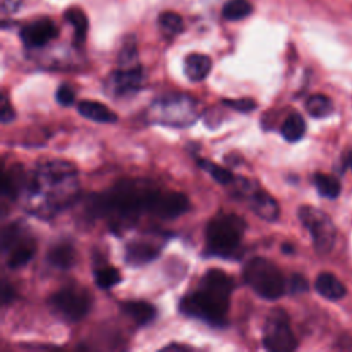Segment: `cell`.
I'll return each instance as SVG.
<instances>
[{
    "mask_svg": "<svg viewBox=\"0 0 352 352\" xmlns=\"http://www.w3.org/2000/svg\"><path fill=\"white\" fill-rule=\"evenodd\" d=\"M110 89L119 97H126L139 91L143 83V69L141 65L131 68H121L116 71L110 79Z\"/></svg>",
    "mask_w": 352,
    "mask_h": 352,
    "instance_id": "12",
    "label": "cell"
},
{
    "mask_svg": "<svg viewBox=\"0 0 352 352\" xmlns=\"http://www.w3.org/2000/svg\"><path fill=\"white\" fill-rule=\"evenodd\" d=\"M56 98H57V102L60 105H62V106H72L75 104V101H76V93H75V90L71 86L62 84L57 90Z\"/></svg>",
    "mask_w": 352,
    "mask_h": 352,
    "instance_id": "29",
    "label": "cell"
},
{
    "mask_svg": "<svg viewBox=\"0 0 352 352\" xmlns=\"http://www.w3.org/2000/svg\"><path fill=\"white\" fill-rule=\"evenodd\" d=\"M190 208L189 198L182 193H160L153 190L148 211L161 219H175L186 213Z\"/></svg>",
    "mask_w": 352,
    "mask_h": 352,
    "instance_id": "10",
    "label": "cell"
},
{
    "mask_svg": "<svg viewBox=\"0 0 352 352\" xmlns=\"http://www.w3.org/2000/svg\"><path fill=\"white\" fill-rule=\"evenodd\" d=\"M121 309L127 314L135 323L143 326L150 323L157 314L154 305L146 301H126L121 304Z\"/></svg>",
    "mask_w": 352,
    "mask_h": 352,
    "instance_id": "18",
    "label": "cell"
},
{
    "mask_svg": "<svg viewBox=\"0 0 352 352\" xmlns=\"http://www.w3.org/2000/svg\"><path fill=\"white\" fill-rule=\"evenodd\" d=\"M315 289L322 297L331 301L342 298L347 293L340 279H337L333 274H329V272H323L318 275V278L315 279Z\"/></svg>",
    "mask_w": 352,
    "mask_h": 352,
    "instance_id": "17",
    "label": "cell"
},
{
    "mask_svg": "<svg viewBox=\"0 0 352 352\" xmlns=\"http://www.w3.org/2000/svg\"><path fill=\"white\" fill-rule=\"evenodd\" d=\"M246 224L233 213H220L207 226V249L209 255L230 257L239 246Z\"/></svg>",
    "mask_w": 352,
    "mask_h": 352,
    "instance_id": "3",
    "label": "cell"
},
{
    "mask_svg": "<svg viewBox=\"0 0 352 352\" xmlns=\"http://www.w3.org/2000/svg\"><path fill=\"white\" fill-rule=\"evenodd\" d=\"M212 71V60L204 54H190L185 60V73L189 80L198 83L207 79Z\"/></svg>",
    "mask_w": 352,
    "mask_h": 352,
    "instance_id": "15",
    "label": "cell"
},
{
    "mask_svg": "<svg viewBox=\"0 0 352 352\" xmlns=\"http://www.w3.org/2000/svg\"><path fill=\"white\" fill-rule=\"evenodd\" d=\"M253 8L248 0H228L223 8V17L228 21H239L250 16Z\"/></svg>",
    "mask_w": 352,
    "mask_h": 352,
    "instance_id": "24",
    "label": "cell"
},
{
    "mask_svg": "<svg viewBox=\"0 0 352 352\" xmlns=\"http://www.w3.org/2000/svg\"><path fill=\"white\" fill-rule=\"evenodd\" d=\"M223 105L227 106V108H231V109H234L235 112H239V113H249V112H252L253 109L257 108V104L250 98L224 99Z\"/></svg>",
    "mask_w": 352,
    "mask_h": 352,
    "instance_id": "28",
    "label": "cell"
},
{
    "mask_svg": "<svg viewBox=\"0 0 352 352\" xmlns=\"http://www.w3.org/2000/svg\"><path fill=\"white\" fill-rule=\"evenodd\" d=\"M194 102L187 97L174 95L167 97L159 104V116L164 124L182 127L193 123L194 120Z\"/></svg>",
    "mask_w": 352,
    "mask_h": 352,
    "instance_id": "9",
    "label": "cell"
},
{
    "mask_svg": "<svg viewBox=\"0 0 352 352\" xmlns=\"http://www.w3.org/2000/svg\"><path fill=\"white\" fill-rule=\"evenodd\" d=\"M157 256H159V249L154 245L143 241L131 242L126 250V260L131 266L146 264L154 260Z\"/></svg>",
    "mask_w": 352,
    "mask_h": 352,
    "instance_id": "16",
    "label": "cell"
},
{
    "mask_svg": "<svg viewBox=\"0 0 352 352\" xmlns=\"http://www.w3.org/2000/svg\"><path fill=\"white\" fill-rule=\"evenodd\" d=\"M282 250H283L285 253H292V252H293V246L289 245V244H285V245H282Z\"/></svg>",
    "mask_w": 352,
    "mask_h": 352,
    "instance_id": "35",
    "label": "cell"
},
{
    "mask_svg": "<svg viewBox=\"0 0 352 352\" xmlns=\"http://www.w3.org/2000/svg\"><path fill=\"white\" fill-rule=\"evenodd\" d=\"M30 201L39 202L34 211L40 215L46 212H57L67 208L78 196L79 180L75 167L67 161L54 160L46 163L38 169L34 178L27 183Z\"/></svg>",
    "mask_w": 352,
    "mask_h": 352,
    "instance_id": "1",
    "label": "cell"
},
{
    "mask_svg": "<svg viewBox=\"0 0 352 352\" xmlns=\"http://www.w3.org/2000/svg\"><path fill=\"white\" fill-rule=\"evenodd\" d=\"M159 25H160L161 31L168 36L179 35L185 28L182 17L174 12L161 13L159 17Z\"/></svg>",
    "mask_w": 352,
    "mask_h": 352,
    "instance_id": "27",
    "label": "cell"
},
{
    "mask_svg": "<svg viewBox=\"0 0 352 352\" xmlns=\"http://www.w3.org/2000/svg\"><path fill=\"white\" fill-rule=\"evenodd\" d=\"M20 3H21V0H20V2H17V3H14V0H6V2H5V10H8L9 13H13V12H16L19 9Z\"/></svg>",
    "mask_w": 352,
    "mask_h": 352,
    "instance_id": "33",
    "label": "cell"
},
{
    "mask_svg": "<svg viewBox=\"0 0 352 352\" xmlns=\"http://www.w3.org/2000/svg\"><path fill=\"white\" fill-rule=\"evenodd\" d=\"M245 282L263 298L277 300L286 289V282L279 268L268 259L255 257L244 267Z\"/></svg>",
    "mask_w": 352,
    "mask_h": 352,
    "instance_id": "4",
    "label": "cell"
},
{
    "mask_svg": "<svg viewBox=\"0 0 352 352\" xmlns=\"http://www.w3.org/2000/svg\"><path fill=\"white\" fill-rule=\"evenodd\" d=\"M94 281L101 289H110L121 281V275L117 268L106 266L94 271Z\"/></svg>",
    "mask_w": 352,
    "mask_h": 352,
    "instance_id": "26",
    "label": "cell"
},
{
    "mask_svg": "<svg viewBox=\"0 0 352 352\" xmlns=\"http://www.w3.org/2000/svg\"><path fill=\"white\" fill-rule=\"evenodd\" d=\"M305 109L312 117L323 119L333 113V102L323 94H315L307 99Z\"/></svg>",
    "mask_w": 352,
    "mask_h": 352,
    "instance_id": "23",
    "label": "cell"
},
{
    "mask_svg": "<svg viewBox=\"0 0 352 352\" xmlns=\"http://www.w3.org/2000/svg\"><path fill=\"white\" fill-rule=\"evenodd\" d=\"M0 119H2V121L5 124L8 123H12L14 119H16V112L9 101V98L6 97V94L3 95V101H2V116H0Z\"/></svg>",
    "mask_w": 352,
    "mask_h": 352,
    "instance_id": "30",
    "label": "cell"
},
{
    "mask_svg": "<svg viewBox=\"0 0 352 352\" xmlns=\"http://www.w3.org/2000/svg\"><path fill=\"white\" fill-rule=\"evenodd\" d=\"M349 167H351V169H352V156L349 157Z\"/></svg>",
    "mask_w": 352,
    "mask_h": 352,
    "instance_id": "36",
    "label": "cell"
},
{
    "mask_svg": "<svg viewBox=\"0 0 352 352\" xmlns=\"http://www.w3.org/2000/svg\"><path fill=\"white\" fill-rule=\"evenodd\" d=\"M58 38V28L50 19H40L23 28L21 39L27 47L39 49Z\"/></svg>",
    "mask_w": 352,
    "mask_h": 352,
    "instance_id": "11",
    "label": "cell"
},
{
    "mask_svg": "<svg viewBox=\"0 0 352 352\" xmlns=\"http://www.w3.org/2000/svg\"><path fill=\"white\" fill-rule=\"evenodd\" d=\"M305 128L307 127H305V121H304L303 116L298 113H292L283 121V124L281 127V134L288 142L293 143V142L300 141L304 137Z\"/></svg>",
    "mask_w": 352,
    "mask_h": 352,
    "instance_id": "21",
    "label": "cell"
},
{
    "mask_svg": "<svg viewBox=\"0 0 352 352\" xmlns=\"http://www.w3.org/2000/svg\"><path fill=\"white\" fill-rule=\"evenodd\" d=\"M250 209L263 220L275 222L279 218V205L274 197L261 190H253L248 198Z\"/></svg>",
    "mask_w": 352,
    "mask_h": 352,
    "instance_id": "13",
    "label": "cell"
},
{
    "mask_svg": "<svg viewBox=\"0 0 352 352\" xmlns=\"http://www.w3.org/2000/svg\"><path fill=\"white\" fill-rule=\"evenodd\" d=\"M78 110L83 117L95 123L110 124L117 121V115L112 112L106 105L97 101H82L78 105Z\"/></svg>",
    "mask_w": 352,
    "mask_h": 352,
    "instance_id": "14",
    "label": "cell"
},
{
    "mask_svg": "<svg viewBox=\"0 0 352 352\" xmlns=\"http://www.w3.org/2000/svg\"><path fill=\"white\" fill-rule=\"evenodd\" d=\"M47 261L60 270H68L71 268L76 261V250L75 248L68 244L62 242L58 245H54L47 255Z\"/></svg>",
    "mask_w": 352,
    "mask_h": 352,
    "instance_id": "19",
    "label": "cell"
},
{
    "mask_svg": "<svg viewBox=\"0 0 352 352\" xmlns=\"http://www.w3.org/2000/svg\"><path fill=\"white\" fill-rule=\"evenodd\" d=\"M65 20L73 27L75 30V42L78 45L84 43L87 31H89V20L84 12L79 8H69L65 12Z\"/></svg>",
    "mask_w": 352,
    "mask_h": 352,
    "instance_id": "20",
    "label": "cell"
},
{
    "mask_svg": "<svg viewBox=\"0 0 352 352\" xmlns=\"http://www.w3.org/2000/svg\"><path fill=\"white\" fill-rule=\"evenodd\" d=\"M197 164H198L200 168H202L204 171H207V172H208L218 183H220V185L228 186V185H231V183L235 182V178H234L233 172L228 171L227 168H223V167H220V165H216L215 163H212V161H209V160H204V159L198 160Z\"/></svg>",
    "mask_w": 352,
    "mask_h": 352,
    "instance_id": "25",
    "label": "cell"
},
{
    "mask_svg": "<svg viewBox=\"0 0 352 352\" xmlns=\"http://www.w3.org/2000/svg\"><path fill=\"white\" fill-rule=\"evenodd\" d=\"M298 219L309 231L315 250L320 255L329 253L336 241V227L331 219L320 209L308 205L298 209Z\"/></svg>",
    "mask_w": 352,
    "mask_h": 352,
    "instance_id": "5",
    "label": "cell"
},
{
    "mask_svg": "<svg viewBox=\"0 0 352 352\" xmlns=\"http://www.w3.org/2000/svg\"><path fill=\"white\" fill-rule=\"evenodd\" d=\"M2 297H3V303H5V304H9V303L13 300V297H14V290H13L12 285H9V283H5V285H3Z\"/></svg>",
    "mask_w": 352,
    "mask_h": 352,
    "instance_id": "32",
    "label": "cell"
},
{
    "mask_svg": "<svg viewBox=\"0 0 352 352\" xmlns=\"http://www.w3.org/2000/svg\"><path fill=\"white\" fill-rule=\"evenodd\" d=\"M263 344L268 351L289 352L297 348V338L293 334L288 315L282 309H272L266 320Z\"/></svg>",
    "mask_w": 352,
    "mask_h": 352,
    "instance_id": "7",
    "label": "cell"
},
{
    "mask_svg": "<svg viewBox=\"0 0 352 352\" xmlns=\"http://www.w3.org/2000/svg\"><path fill=\"white\" fill-rule=\"evenodd\" d=\"M314 185L318 190V193L329 200H334L338 197L341 191V185L337 178L331 175H325V174H315L314 176Z\"/></svg>",
    "mask_w": 352,
    "mask_h": 352,
    "instance_id": "22",
    "label": "cell"
},
{
    "mask_svg": "<svg viewBox=\"0 0 352 352\" xmlns=\"http://www.w3.org/2000/svg\"><path fill=\"white\" fill-rule=\"evenodd\" d=\"M2 244L10 268H20L28 264L36 252L35 241L27 237L19 224H10L3 230Z\"/></svg>",
    "mask_w": 352,
    "mask_h": 352,
    "instance_id": "8",
    "label": "cell"
},
{
    "mask_svg": "<svg viewBox=\"0 0 352 352\" xmlns=\"http://www.w3.org/2000/svg\"><path fill=\"white\" fill-rule=\"evenodd\" d=\"M231 293L233 279L223 270L212 268L204 274L198 289L180 300L179 308L185 315L222 326L228 312Z\"/></svg>",
    "mask_w": 352,
    "mask_h": 352,
    "instance_id": "2",
    "label": "cell"
},
{
    "mask_svg": "<svg viewBox=\"0 0 352 352\" xmlns=\"http://www.w3.org/2000/svg\"><path fill=\"white\" fill-rule=\"evenodd\" d=\"M308 289V282L301 275H293L290 279V290L293 293H301Z\"/></svg>",
    "mask_w": 352,
    "mask_h": 352,
    "instance_id": "31",
    "label": "cell"
},
{
    "mask_svg": "<svg viewBox=\"0 0 352 352\" xmlns=\"http://www.w3.org/2000/svg\"><path fill=\"white\" fill-rule=\"evenodd\" d=\"M164 349H187V347H182V345H176V344H171L168 347H165Z\"/></svg>",
    "mask_w": 352,
    "mask_h": 352,
    "instance_id": "34",
    "label": "cell"
},
{
    "mask_svg": "<svg viewBox=\"0 0 352 352\" xmlns=\"http://www.w3.org/2000/svg\"><path fill=\"white\" fill-rule=\"evenodd\" d=\"M49 304L62 319L69 322L82 320L91 308L90 293L80 286H67L54 293Z\"/></svg>",
    "mask_w": 352,
    "mask_h": 352,
    "instance_id": "6",
    "label": "cell"
}]
</instances>
